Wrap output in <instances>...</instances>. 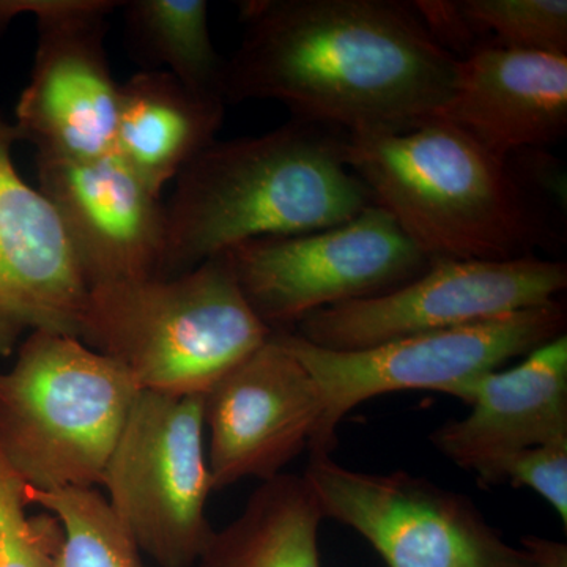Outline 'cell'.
I'll list each match as a JSON object with an SVG mask.
<instances>
[{"mask_svg": "<svg viewBox=\"0 0 567 567\" xmlns=\"http://www.w3.org/2000/svg\"><path fill=\"white\" fill-rule=\"evenodd\" d=\"M226 61V103L274 100L295 121L346 134L405 130L445 104L457 58L410 2L251 0Z\"/></svg>", "mask_w": 567, "mask_h": 567, "instance_id": "1", "label": "cell"}, {"mask_svg": "<svg viewBox=\"0 0 567 567\" xmlns=\"http://www.w3.org/2000/svg\"><path fill=\"white\" fill-rule=\"evenodd\" d=\"M339 130L290 121L260 136L215 141L178 175L158 274H185L257 238L327 229L374 205Z\"/></svg>", "mask_w": 567, "mask_h": 567, "instance_id": "2", "label": "cell"}, {"mask_svg": "<svg viewBox=\"0 0 567 567\" xmlns=\"http://www.w3.org/2000/svg\"><path fill=\"white\" fill-rule=\"evenodd\" d=\"M344 155L431 262L532 256L550 235L511 159L450 123L346 134Z\"/></svg>", "mask_w": 567, "mask_h": 567, "instance_id": "3", "label": "cell"}, {"mask_svg": "<svg viewBox=\"0 0 567 567\" xmlns=\"http://www.w3.org/2000/svg\"><path fill=\"white\" fill-rule=\"evenodd\" d=\"M270 334L219 254L169 278L92 287L78 339L123 365L141 391L204 395Z\"/></svg>", "mask_w": 567, "mask_h": 567, "instance_id": "4", "label": "cell"}, {"mask_svg": "<svg viewBox=\"0 0 567 567\" xmlns=\"http://www.w3.org/2000/svg\"><path fill=\"white\" fill-rule=\"evenodd\" d=\"M141 388L76 336L35 331L0 372V454L37 492L102 487Z\"/></svg>", "mask_w": 567, "mask_h": 567, "instance_id": "5", "label": "cell"}, {"mask_svg": "<svg viewBox=\"0 0 567 567\" xmlns=\"http://www.w3.org/2000/svg\"><path fill=\"white\" fill-rule=\"evenodd\" d=\"M565 301L522 309L480 322L395 339L353 352H333L306 341L293 330L278 331L306 365L323 401L319 432L309 453L330 454L342 417L377 395L429 390L447 394L465 380L527 357L566 334Z\"/></svg>", "mask_w": 567, "mask_h": 567, "instance_id": "6", "label": "cell"}, {"mask_svg": "<svg viewBox=\"0 0 567 567\" xmlns=\"http://www.w3.org/2000/svg\"><path fill=\"white\" fill-rule=\"evenodd\" d=\"M102 487L141 554L162 567L196 566L215 535L203 395L141 391Z\"/></svg>", "mask_w": 567, "mask_h": 567, "instance_id": "7", "label": "cell"}, {"mask_svg": "<svg viewBox=\"0 0 567 567\" xmlns=\"http://www.w3.org/2000/svg\"><path fill=\"white\" fill-rule=\"evenodd\" d=\"M223 254L271 331L292 330L319 309L390 292L431 265L375 204L338 226L257 238Z\"/></svg>", "mask_w": 567, "mask_h": 567, "instance_id": "8", "label": "cell"}, {"mask_svg": "<svg viewBox=\"0 0 567 567\" xmlns=\"http://www.w3.org/2000/svg\"><path fill=\"white\" fill-rule=\"evenodd\" d=\"M324 518L364 537L388 567H536L475 503L412 473H365L311 453L306 466Z\"/></svg>", "mask_w": 567, "mask_h": 567, "instance_id": "9", "label": "cell"}, {"mask_svg": "<svg viewBox=\"0 0 567 567\" xmlns=\"http://www.w3.org/2000/svg\"><path fill=\"white\" fill-rule=\"evenodd\" d=\"M567 287V265L532 256L432 260L412 281L306 316L295 333L333 352L446 330L550 303Z\"/></svg>", "mask_w": 567, "mask_h": 567, "instance_id": "10", "label": "cell"}, {"mask_svg": "<svg viewBox=\"0 0 567 567\" xmlns=\"http://www.w3.org/2000/svg\"><path fill=\"white\" fill-rule=\"evenodd\" d=\"M115 0H47L37 17L31 78L14 112L37 155L95 158L114 153L121 84L107 61L106 20Z\"/></svg>", "mask_w": 567, "mask_h": 567, "instance_id": "11", "label": "cell"}, {"mask_svg": "<svg viewBox=\"0 0 567 567\" xmlns=\"http://www.w3.org/2000/svg\"><path fill=\"white\" fill-rule=\"evenodd\" d=\"M213 491L281 475L311 445L323 401L278 331L203 395Z\"/></svg>", "mask_w": 567, "mask_h": 567, "instance_id": "12", "label": "cell"}, {"mask_svg": "<svg viewBox=\"0 0 567 567\" xmlns=\"http://www.w3.org/2000/svg\"><path fill=\"white\" fill-rule=\"evenodd\" d=\"M47 197L89 289L158 274L166 207L115 153L73 159L37 155Z\"/></svg>", "mask_w": 567, "mask_h": 567, "instance_id": "13", "label": "cell"}, {"mask_svg": "<svg viewBox=\"0 0 567 567\" xmlns=\"http://www.w3.org/2000/svg\"><path fill=\"white\" fill-rule=\"evenodd\" d=\"M18 141L0 114V357L35 331L78 338L89 293L58 215L14 166Z\"/></svg>", "mask_w": 567, "mask_h": 567, "instance_id": "14", "label": "cell"}, {"mask_svg": "<svg viewBox=\"0 0 567 567\" xmlns=\"http://www.w3.org/2000/svg\"><path fill=\"white\" fill-rule=\"evenodd\" d=\"M447 394L470 404L472 412L440 425L432 443L491 486L507 457L567 440V336L537 347L514 368L465 380Z\"/></svg>", "mask_w": 567, "mask_h": 567, "instance_id": "15", "label": "cell"}, {"mask_svg": "<svg viewBox=\"0 0 567 567\" xmlns=\"http://www.w3.org/2000/svg\"><path fill=\"white\" fill-rule=\"evenodd\" d=\"M431 121L456 126L502 159L555 144L567 132V55L481 43L458 59Z\"/></svg>", "mask_w": 567, "mask_h": 567, "instance_id": "16", "label": "cell"}, {"mask_svg": "<svg viewBox=\"0 0 567 567\" xmlns=\"http://www.w3.org/2000/svg\"><path fill=\"white\" fill-rule=\"evenodd\" d=\"M224 104L166 71L142 70L121 84L114 153L162 196L166 183L216 141Z\"/></svg>", "mask_w": 567, "mask_h": 567, "instance_id": "17", "label": "cell"}, {"mask_svg": "<svg viewBox=\"0 0 567 567\" xmlns=\"http://www.w3.org/2000/svg\"><path fill=\"white\" fill-rule=\"evenodd\" d=\"M323 511L303 476L262 481L241 513L213 535L197 567H322Z\"/></svg>", "mask_w": 567, "mask_h": 567, "instance_id": "18", "label": "cell"}, {"mask_svg": "<svg viewBox=\"0 0 567 567\" xmlns=\"http://www.w3.org/2000/svg\"><path fill=\"white\" fill-rule=\"evenodd\" d=\"M126 41L145 70L173 74L193 91L224 100L226 61L212 41L205 0H130Z\"/></svg>", "mask_w": 567, "mask_h": 567, "instance_id": "19", "label": "cell"}, {"mask_svg": "<svg viewBox=\"0 0 567 567\" xmlns=\"http://www.w3.org/2000/svg\"><path fill=\"white\" fill-rule=\"evenodd\" d=\"M29 506H39L62 527L58 567H151L112 514L99 488L37 492L24 487Z\"/></svg>", "mask_w": 567, "mask_h": 567, "instance_id": "20", "label": "cell"}, {"mask_svg": "<svg viewBox=\"0 0 567 567\" xmlns=\"http://www.w3.org/2000/svg\"><path fill=\"white\" fill-rule=\"evenodd\" d=\"M483 43L567 55L566 0H461Z\"/></svg>", "mask_w": 567, "mask_h": 567, "instance_id": "21", "label": "cell"}, {"mask_svg": "<svg viewBox=\"0 0 567 567\" xmlns=\"http://www.w3.org/2000/svg\"><path fill=\"white\" fill-rule=\"evenodd\" d=\"M528 487L554 507L567 528V440L546 443L507 457L496 468L491 486Z\"/></svg>", "mask_w": 567, "mask_h": 567, "instance_id": "22", "label": "cell"}, {"mask_svg": "<svg viewBox=\"0 0 567 567\" xmlns=\"http://www.w3.org/2000/svg\"><path fill=\"white\" fill-rule=\"evenodd\" d=\"M410 6L423 21L432 39L454 58H465L468 52L483 43L466 20L461 2L420 0V2H410Z\"/></svg>", "mask_w": 567, "mask_h": 567, "instance_id": "23", "label": "cell"}, {"mask_svg": "<svg viewBox=\"0 0 567 567\" xmlns=\"http://www.w3.org/2000/svg\"><path fill=\"white\" fill-rule=\"evenodd\" d=\"M522 547L532 555L536 567H567V546L540 536H524Z\"/></svg>", "mask_w": 567, "mask_h": 567, "instance_id": "24", "label": "cell"}]
</instances>
